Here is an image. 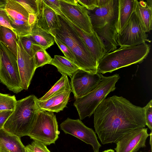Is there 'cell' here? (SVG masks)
I'll use <instances>...</instances> for the list:
<instances>
[{
  "instance_id": "6da1fadb",
  "label": "cell",
  "mask_w": 152,
  "mask_h": 152,
  "mask_svg": "<svg viewBox=\"0 0 152 152\" xmlns=\"http://www.w3.org/2000/svg\"><path fill=\"white\" fill-rule=\"evenodd\" d=\"M93 114L95 132L103 145L116 143L128 133L146 126L144 107L121 96L104 99Z\"/></svg>"
},
{
  "instance_id": "7a4b0ae2",
  "label": "cell",
  "mask_w": 152,
  "mask_h": 152,
  "mask_svg": "<svg viewBox=\"0 0 152 152\" xmlns=\"http://www.w3.org/2000/svg\"><path fill=\"white\" fill-rule=\"evenodd\" d=\"M58 17L60 27L56 30L55 37L70 49L75 58L76 65L80 69L97 73L98 64L83 41L65 18L58 15Z\"/></svg>"
},
{
  "instance_id": "3957f363",
  "label": "cell",
  "mask_w": 152,
  "mask_h": 152,
  "mask_svg": "<svg viewBox=\"0 0 152 152\" xmlns=\"http://www.w3.org/2000/svg\"><path fill=\"white\" fill-rule=\"evenodd\" d=\"M150 46L146 43L126 47H120L106 53L99 61L97 72L111 73L119 69L137 63H140L147 56Z\"/></svg>"
},
{
  "instance_id": "277c9868",
  "label": "cell",
  "mask_w": 152,
  "mask_h": 152,
  "mask_svg": "<svg viewBox=\"0 0 152 152\" xmlns=\"http://www.w3.org/2000/svg\"><path fill=\"white\" fill-rule=\"evenodd\" d=\"M37 99L34 95H31L17 100L14 110L3 129L20 137L28 136L38 109Z\"/></svg>"
},
{
  "instance_id": "5b68a950",
  "label": "cell",
  "mask_w": 152,
  "mask_h": 152,
  "mask_svg": "<svg viewBox=\"0 0 152 152\" xmlns=\"http://www.w3.org/2000/svg\"><path fill=\"white\" fill-rule=\"evenodd\" d=\"M118 74L108 77L103 76L97 87L86 95L75 98L74 105L80 120L90 117L100 103L111 92L116 89L115 85L120 78Z\"/></svg>"
},
{
  "instance_id": "8992f818",
  "label": "cell",
  "mask_w": 152,
  "mask_h": 152,
  "mask_svg": "<svg viewBox=\"0 0 152 152\" xmlns=\"http://www.w3.org/2000/svg\"><path fill=\"white\" fill-rule=\"evenodd\" d=\"M59 134L53 113L38 109L28 136L34 140L50 145L55 143Z\"/></svg>"
},
{
  "instance_id": "52a82bcc",
  "label": "cell",
  "mask_w": 152,
  "mask_h": 152,
  "mask_svg": "<svg viewBox=\"0 0 152 152\" xmlns=\"http://www.w3.org/2000/svg\"><path fill=\"white\" fill-rule=\"evenodd\" d=\"M0 81L10 91L18 94L22 87L17 58L0 42Z\"/></svg>"
},
{
  "instance_id": "ba28073f",
  "label": "cell",
  "mask_w": 152,
  "mask_h": 152,
  "mask_svg": "<svg viewBox=\"0 0 152 152\" xmlns=\"http://www.w3.org/2000/svg\"><path fill=\"white\" fill-rule=\"evenodd\" d=\"M64 16L89 36L94 30L88 10L79 4L77 0H59Z\"/></svg>"
},
{
  "instance_id": "9c48e42d",
  "label": "cell",
  "mask_w": 152,
  "mask_h": 152,
  "mask_svg": "<svg viewBox=\"0 0 152 152\" xmlns=\"http://www.w3.org/2000/svg\"><path fill=\"white\" fill-rule=\"evenodd\" d=\"M148 37L133 10L124 26L117 33L116 39L120 47H126L150 42Z\"/></svg>"
},
{
  "instance_id": "30bf717a",
  "label": "cell",
  "mask_w": 152,
  "mask_h": 152,
  "mask_svg": "<svg viewBox=\"0 0 152 152\" xmlns=\"http://www.w3.org/2000/svg\"><path fill=\"white\" fill-rule=\"evenodd\" d=\"M65 133L72 135L85 143L91 145L94 152H99L101 145L98 141L96 132L86 126L80 119L67 118L60 125Z\"/></svg>"
},
{
  "instance_id": "8fae6325",
  "label": "cell",
  "mask_w": 152,
  "mask_h": 152,
  "mask_svg": "<svg viewBox=\"0 0 152 152\" xmlns=\"http://www.w3.org/2000/svg\"><path fill=\"white\" fill-rule=\"evenodd\" d=\"M103 76L98 72L94 74L78 70L71 78V91L75 97H82L92 91L99 83Z\"/></svg>"
},
{
  "instance_id": "7c38bea8",
  "label": "cell",
  "mask_w": 152,
  "mask_h": 152,
  "mask_svg": "<svg viewBox=\"0 0 152 152\" xmlns=\"http://www.w3.org/2000/svg\"><path fill=\"white\" fill-rule=\"evenodd\" d=\"M17 59L23 90H27L36 69L34 57L29 55L24 49L18 37L17 42Z\"/></svg>"
},
{
  "instance_id": "4fadbf2b",
  "label": "cell",
  "mask_w": 152,
  "mask_h": 152,
  "mask_svg": "<svg viewBox=\"0 0 152 152\" xmlns=\"http://www.w3.org/2000/svg\"><path fill=\"white\" fill-rule=\"evenodd\" d=\"M149 136L147 128L135 129L121 137L116 143L115 150L116 152H137L140 148L146 147Z\"/></svg>"
},
{
  "instance_id": "5bb4252c",
  "label": "cell",
  "mask_w": 152,
  "mask_h": 152,
  "mask_svg": "<svg viewBox=\"0 0 152 152\" xmlns=\"http://www.w3.org/2000/svg\"><path fill=\"white\" fill-rule=\"evenodd\" d=\"M118 2V0H108L106 3L93 10H88L93 29L102 28L117 19Z\"/></svg>"
},
{
  "instance_id": "9a60e30c",
  "label": "cell",
  "mask_w": 152,
  "mask_h": 152,
  "mask_svg": "<svg viewBox=\"0 0 152 152\" xmlns=\"http://www.w3.org/2000/svg\"><path fill=\"white\" fill-rule=\"evenodd\" d=\"M66 19L82 39L91 55L98 64L100 61L107 53L104 46L101 38L94 31V33L92 35H88L83 30L67 19Z\"/></svg>"
},
{
  "instance_id": "2e32d148",
  "label": "cell",
  "mask_w": 152,
  "mask_h": 152,
  "mask_svg": "<svg viewBox=\"0 0 152 152\" xmlns=\"http://www.w3.org/2000/svg\"><path fill=\"white\" fill-rule=\"evenodd\" d=\"M36 24L38 26L50 33L54 37L56 34V30L59 29L60 25L58 15L43 1Z\"/></svg>"
},
{
  "instance_id": "e0dca14e",
  "label": "cell",
  "mask_w": 152,
  "mask_h": 152,
  "mask_svg": "<svg viewBox=\"0 0 152 152\" xmlns=\"http://www.w3.org/2000/svg\"><path fill=\"white\" fill-rule=\"evenodd\" d=\"M72 91H65L43 101L37 100L38 109L58 113L66 107Z\"/></svg>"
},
{
  "instance_id": "ac0fdd59",
  "label": "cell",
  "mask_w": 152,
  "mask_h": 152,
  "mask_svg": "<svg viewBox=\"0 0 152 152\" xmlns=\"http://www.w3.org/2000/svg\"><path fill=\"white\" fill-rule=\"evenodd\" d=\"M116 20L111 21L102 28L93 29L102 40L106 53L117 50L118 46L116 39L117 33L115 24Z\"/></svg>"
},
{
  "instance_id": "d6986e66",
  "label": "cell",
  "mask_w": 152,
  "mask_h": 152,
  "mask_svg": "<svg viewBox=\"0 0 152 152\" xmlns=\"http://www.w3.org/2000/svg\"><path fill=\"white\" fill-rule=\"evenodd\" d=\"M133 10L146 32L152 30V6L148 5L146 1L134 0Z\"/></svg>"
},
{
  "instance_id": "ffe728a7",
  "label": "cell",
  "mask_w": 152,
  "mask_h": 152,
  "mask_svg": "<svg viewBox=\"0 0 152 152\" xmlns=\"http://www.w3.org/2000/svg\"><path fill=\"white\" fill-rule=\"evenodd\" d=\"M25 147L20 137L0 129V148L10 152H25Z\"/></svg>"
},
{
  "instance_id": "44dd1931",
  "label": "cell",
  "mask_w": 152,
  "mask_h": 152,
  "mask_svg": "<svg viewBox=\"0 0 152 152\" xmlns=\"http://www.w3.org/2000/svg\"><path fill=\"white\" fill-rule=\"evenodd\" d=\"M134 0H118V15L115 26L117 33L124 26L133 11Z\"/></svg>"
},
{
  "instance_id": "7402d4cb",
  "label": "cell",
  "mask_w": 152,
  "mask_h": 152,
  "mask_svg": "<svg viewBox=\"0 0 152 152\" xmlns=\"http://www.w3.org/2000/svg\"><path fill=\"white\" fill-rule=\"evenodd\" d=\"M36 44L46 50L54 43V37L50 33L38 26L36 23L33 26L31 32L27 35Z\"/></svg>"
},
{
  "instance_id": "603a6c76",
  "label": "cell",
  "mask_w": 152,
  "mask_h": 152,
  "mask_svg": "<svg viewBox=\"0 0 152 152\" xmlns=\"http://www.w3.org/2000/svg\"><path fill=\"white\" fill-rule=\"evenodd\" d=\"M50 64L55 66L62 75L68 76L71 78L76 72L80 69L65 57L59 55H55Z\"/></svg>"
},
{
  "instance_id": "cb8c5ba5",
  "label": "cell",
  "mask_w": 152,
  "mask_h": 152,
  "mask_svg": "<svg viewBox=\"0 0 152 152\" xmlns=\"http://www.w3.org/2000/svg\"><path fill=\"white\" fill-rule=\"evenodd\" d=\"M4 9L12 18L28 22V13L16 0H6Z\"/></svg>"
},
{
  "instance_id": "d4e9b609",
  "label": "cell",
  "mask_w": 152,
  "mask_h": 152,
  "mask_svg": "<svg viewBox=\"0 0 152 152\" xmlns=\"http://www.w3.org/2000/svg\"><path fill=\"white\" fill-rule=\"evenodd\" d=\"M18 38L16 34L11 29L0 26V42L3 43L16 58Z\"/></svg>"
},
{
  "instance_id": "484cf974",
  "label": "cell",
  "mask_w": 152,
  "mask_h": 152,
  "mask_svg": "<svg viewBox=\"0 0 152 152\" xmlns=\"http://www.w3.org/2000/svg\"><path fill=\"white\" fill-rule=\"evenodd\" d=\"M71 90L70 84L67 76L62 75L61 78L39 100H45L51 97L63 92Z\"/></svg>"
},
{
  "instance_id": "4316f807",
  "label": "cell",
  "mask_w": 152,
  "mask_h": 152,
  "mask_svg": "<svg viewBox=\"0 0 152 152\" xmlns=\"http://www.w3.org/2000/svg\"><path fill=\"white\" fill-rule=\"evenodd\" d=\"M33 53L36 69L46 64H50L52 58L46 50L39 45L34 44Z\"/></svg>"
},
{
  "instance_id": "83f0119b",
  "label": "cell",
  "mask_w": 152,
  "mask_h": 152,
  "mask_svg": "<svg viewBox=\"0 0 152 152\" xmlns=\"http://www.w3.org/2000/svg\"><path fill=\"white\" fill-rule=\"evenodd\" d=\"M8 15L10 25L18 37L25 36L30 33L33 26H30L27 21L15 19Z\"/></svg>"
},
{
  "instance_id": "f1b7e54d",
  "label": "cell",
  "mask_w": 152,
  "mask_h": 152,
  "mask_svg": "<svg viewBox=\"0 0 152 152\" xmlns=\"http://www.w3.org/2000/svg\"><path fill=\"white\" fill-rule=\"evenodd\" d=\"M22 6L28 13L35 14L38 18L39 15L42 4V0H16Z\"/></svg>"
},
{
  "instance_id": "f546056e",
  "label": "cell",
  "mask_w": 152,
  "mask_h": 152,
  "mask_svg": "<svg viewBox=\"0 0 152 152\" xmlns=\"http://www.w3.org/2000/svg\"><path fill=\"white\" fill-rule=\"evenodd\" d=\"M17 100L15 95L0 92V111H13L15 108Z\"/></svg>"
},
{
  "instance_id": "4dcf8cb0",
  "label": "cell",
  "mask_w": 152,
  "mask_h": 152,
  "mask_svg": "<svg viewBox=\"0 0 152 152\" xmlns=\"http://www.w3.org/2000/svg\"><path fill=\"white\" fill-rule=\"evenodd\" d=\"M25 152H51L46 145L37 141L34 140L25 147Z\"/></svg>"
},
{
  "instance_id": "1f68e13d",
  "label": "cell",
  "mask_w": 152,
  "mask_h": 152,
  "mask_svg": "<svg viewBox=\"0 0 152 152\" xmlns=\"http://www.w3.org/2000/svg\"><path fill=\"white\" fill-rule=\"evenodd\" d=\"M54 39L55 42L64 54L65 57L76 65L75 58L70 49L56 37H54Z\"/></svg>"
},
{
  "instance_id": "d6a6232c",
  "label": "cell",
  "mask_w": 152,
  "mask_h": 152,
  "mask_svg": "<svg viewBox=\"0 0 152 152\" xmlns=\"http://www.w3.org/2000/svg\"><path fill=\"white\" fill-rule=\"evenodd\" d=\"M19 38L25 51L30 56L33 57V45L36 44L35 42L28 36Z\"/></svg>"
},
{
  "instance_id": "836d02e7",
  "label": "cell",
  "mask_w": 152,
  "mask_h": 152,
  "mask_svg": "<svg viewBox=\"0 0 152 152\" xmlns=\"http://www.w3.org/2000/svg\"><path fill=\"white\" fill-rule=\"evenodd\" d=\"M145 119L147 126L152 131V100L151 99L144 107Z\"/></svg>"
},
{
  "instance_id": "e575fe53",
  "label": "cell",
  "mask_w": 152,
  "mask_h": 152,
  "mask_svg": "<svg viewBox=\"0 0 152 152\" xmlns=\"http://www.w3.org/2000/svg\"><path fill=\"white\" fill-rule=\"evenodd\" d=\"M4 8H0V26L7 28L15 32L10 25L8 15L5 11Z\"/></svg>"
},
{
  "instance_id": "d590c367",
  "label": "cell",
  "mask_w": 152,
  "mask_h": 152,
  "mask_svg": "<svg viewBox=\"0 0 152 152\" xmlns=\"http://www.w3.org/2000/svg\"><path fill=\"white\" fill-rule=\"evenodd\" d=\"M42 1L45 4L55 11L58 15L61 16H63V15L61 11L59 0Z\"/></svg>"
},
{
  "instance_id": "8d00e7d4",
  "label": "cell",
  "mask_w": 152,
  "mask_h": 152,
  "mask_svg": "<svg viewBox=\"0 0 152 152\" xmlns=\"http://www.w3.org/2000/svg\"><path fill=\"white\" fill-rule=\"evenodd\" d=\"M78 3L87 10H93L99 7V0H77Z\"/></svg>"
},
{
  "instance_id": "74e56055",
  "label": "cell",
  "mask_w": 152,
  "mask_h": 152,
  "mask_svg": "<svg viewBox=\"0 0 152 152\" xmlns=\"http://www.w3.org/2000/svg\"><path fill=\"white\" fill-rule=\"evenodd\" d=\"M12 111L8 110L0 112V129L3 128L4 124Z\"/></svg>"
},
{
  "instance_id": "f35d334b",
  "label": "cell",
  "mask_w": 152,
  "mask_h": 152,
  "mask_svg": "<svg viewBox=\"0 0 152 152\" xmlns=\"http://www.w3.org/2000/svg\"><path fill=\"white\" fill-rule=\"evenodd\" d=\"M28 14V22L30 26H33L37 23L38 18L35 14L33 13Z\"/></svg>"
},
{
  "instance_id": "ab89813d",
  "label": "cell",
  "mask_w": 152,
  "mask_h": 152,
  "mask_svg": "<svg viewBox=\"0 0 152 152\" xmlns=\"http://www.w3.org/2000/svg\"><path fill=\"white\" fill-rule=\"evenodd\" d=\"M150 136V141L149 144L150 145L151 151L152 152V131H151L150 133L149 134Z\"/></svg>"
},
{
  "instance_id": "60d3db41",
  "label": "cell",
  "mask_w": 152,
  "mask_h": 152,
  "mask_svg": "<svg viewBox=\"0 0 152 152\" xmlns=\"http://www.w3.org/2000/svg\"><path fill=\"white\" fill-rule=\"evenodd\" d=\"M6 4V0H0V8L5 7Z\"/></svg>"
},
{
  "instance_id": "b9f144b4",
  "label": "cell",
  "mask_w": 152,
  "mask_h": 152,
  "mask_svg": "<svg viewBox=\"0 0 152 152\" xmlns=\"http://www.w3.org/2000/svg\"><path fill=\"white\" fill-rule=\"evenodd\" d=\"M102 152H115V151L113 150L110 149L105 150Z\"/></svg>"
},
{
  "instance_id": "7bdbcfd3",
  "label": "cell",
  "mask_w": 152,
  "mask_h": 152,
  "mask_svg": "<svg viewBox=\"0 0 152 152\" xmlns=\"http://www.w3.org/2000/svg\"><path fill=\"white\" fill-rule=\"evenodd\" d=\"M0 152H10L0 148Z\"/></svg>"
},
{
  "instance_id": "ee69618b",
  "label": "cell",
  "mask_w": 152,
  "mask_h": 152,
  "mask_svg": "<svg viewBox=\"0 0 152 152\" xmlns=\"http://www.w3.org/2000/svg\"><path fill=\"white\" fill-rule=\"evenodd\" d=\"M0 68H1V61H0Z\"/></svg>"
},
{
  "instance_id": "f6af8a7d",
  "label": "cell",
  "mask_w": 152,
  "mask_h": 152,
  "mask_svg": "<svg viewBox=\"0 0 152 152\" xmlns=\"http://www.w3.org/2000/svg\"><path fill=\"white\" fill-rule=\"evenodd\" d=\"M140 152H142V151H140Z\"/></svg>"
},
{
  "instance_id": "bcb514c9",
  "label": "cell",
  "mask_w": 152,
  "mask_h": 152,
  "mask_svg": "<svg viewBox=\"0 0 152 152\" xmlns=\"http://www.w3.org/2000/svg\"></svg>"
}]
</instances>
